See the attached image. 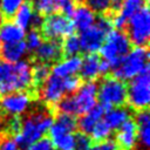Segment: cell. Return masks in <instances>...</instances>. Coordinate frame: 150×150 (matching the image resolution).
I'll list each match as a JSON object with an SVG mask.
<instances>
[{
    "instance_id": "1",
    "label": "cell",
    "mask_w": 150,
    "mask_h": 150,
    "mask_svg": "<svg viewBox=\"0 0 150 150\" xmlns=\"http://www.w3.org/2000/svg\"><path fill=\"white\" fill-rule=\"evenodd\" d=\"M53 117L47 110H36L21 120V125L14 137L18 146L26 149L35 141L42 138L49 130Z\"/></svg>"
},
{
    "instance_id": "2",
    "label": "cell",
    "mask_w": 150,
    "mask_h": 150,
    "mask_svg": "<svg viewBox=\"0 0 150 150\" xmlns=\"http://www.w3.org/2000/svg\"><path fill=\"white\" fill-rule=\"evenodd\" d=\"M32 83V67L27 61L21 60L15 63L4 62L0 79V95L22 91L30 87Z\"/></svg>"
},
{
    "instance_id": "3",
    "label": "cell",
    "mask_w": 150,
    "mask_h": 150,
    "mask_svg": "<svg viewBox=\"0 0 150 150\" xmlns=\"http://www.w3.org/2000/svg\"><path fill=\"white\" fill-rule=\"evenodd\" d=\"M77 128L75 116L59 114L49 128L50 141L56 150H75V135Z\"/></svg>"
},
{
    "instance_id": "4",
    "label": "cell",
    "mask_w": 150,
    "mask_h": 150,
    "mask_svg": "<svg viewBox=\"0 0 150 150\" xmlns=\"http://www.w3.org/2000/svg\"><path fill=\"white\" fill-rule=\"evenodd\" d=\"M130 49L131 42L128 35L122 30H111L101 46L100 53L103 61L108 62L111 69H114Z\"/></svg>"
},
{
    "instance_id": "5",
    "label": "cell",
    "mask_w": 150,
    "mask_h": 150,
    "mask_svg": "<svg viewBox=\"0 0 150 150\" xmlns=\"http://www.w3.org/2000/svg\"><path fill=\"white\" fill-rule=\"evenodd\" d=\"M149 53L145 47L130 49L122 61L114 68V75L121 81L131 80L149 67Z\"/></svg>"
},
{
    "instance_id": "6",
    "label": "cell",
    "mask_w": 150,
    "mask_h": 150,
    "mask_svg": "<svg viewBox=\"0 0 150 150\" xmlns=\"http://www.w3.org/2000/svg\"><path fill=\"white\" fill-rule=\"evenodd\" d=\"M111 29L112 23L108 18L101 16L96 19L94 25L82 30L79 36L81 50H84L88 54H95L97 50H100L101 46L103 45L107 35L111 32Z\"/></svg>"
},
{
    "instance_id": "7",
    "label": "cell",
    "mask_w": 150,
    "mask_h": 150,
    "mask_svg": "<svg viewBox=\"0 0 150 150\" xmlns=\"http://www.w3.org/2000/svg\"><path fill=\"white\" fill-rule=\"evenodd\" d=\"M97 98L107 109L123 105L127 102V86L115 76L104 77L97 84Z\"/></svg>"
},
{
    "instance_id": "8",
    "label": "cell",
    "mask_w": 150,
    "mask_h": 150,
    "mask_svg": "<svg viewBox=\"0 0 150 150\" xmlns=\"http://www.w3.org/2000/svg\"><path fill=\"white\" fill-rule=\"evenodd\" d=\"M127 101L135 110L146 109L150 102V75L149 67L130 80L127 87Z\"/></svg>"
},
{
    "instance_id": "9",
    "label": "cell",
    "mask_w": 150,
    "mask_h": 150,
    "mask_svg": "<svg viewBox=\"0 0 150 150\" xmlns=\"http://www.w3.org/2000/svg\"><path fill=\"white\" fill-rule=\"evenodd\" d=\"M128 38L136 47H144L150 38V12L142 5L128 20Z\"/></svg>"
},
{
    "instance_id": "10",
    "label": "cell",
    "mask_w": 150,
    "mask_h": 150,
    "mask_svg": "<svg viewBox=\"0 0 150 150\" xmlns=\"http://www.w3.org/2000/svg\"><path fill=\"white\" fill-rule=\"evenodd\" d=\"M42 34L48 40L57 41L71 35L75 30L70 18L61 13H52L46 16L42 25Z\"/></svg>"
},
{
    "instance_id": "11",
    "label": "cell",
    "mask_w": 150,
    "mask_h": 150,
    "mask_svg": "<svg viewBox=\"0 0 150 150\" xmlns=\"http://www.w3.org/2000/svg\"><path fill=\"white\" fill-rule=\"evenodd\" d=\"M76 114L82 115L97 104V83L95 81H86L80 86L76 93L71 94Z\"/></svg>"
},
{
    "instance_id": "12",
    "label": "cell",
    "mask_w": 150,
    "mask_h": 150,
    "mask_svg": "<svg viewBox=\"0 0 150 150\" xmlns=\"http://www.w3.org/2000/svg\"><path fill=\"white\" fill-rule=\"evenodd\" d=\"M32 97L25 91H14L6 95H2L0 100L1 109L11 116L22 115L30 105Z\"/></svg>"
},
{
    "instance_id": "13",
    "label": "cell",
    "mask_w": 150,
    "mask_h": 150,
    "mask_svg": "<svg viewBox=\"0 0 150 150\" xmlns=\"http://www.w3.org/2000/svg\"><path fill=\"white\" fill-rule=\"evenodd\" d=\"M64 94L63 80L53 74L45 80L40 89V97L47 104H57Z\"/></svg>"
},
{
    "instance_id": "14",
    "label": "cell",
    "mask_w": 150,
    "mask_h": 150,
    "mask_svg": "<svg viewBox=\"0 0 150 150\" xmlns=\"http://www.w3.org/2000/svg\"><path fill=\"white\" fill-rule=\"evenodd\" d=\"M115 142L124 150H129L135 146L137 142V128L135 121L129 118L117 129Z\"/></svg>"
},
{
    "instance_id": "15",
    "label": "cell",
    "mask_w": 150,
    "mask_h": 150,
    "mask_svg": "<svg viewBox=\"0 0 150 150\" xmlns=\"http://www.w3.org/2000/svg\"><path fill=\"white\" fill-rule=\"evenodd\" d=\"M81 57L76 56H67L66 59H62L57 61L53 68H52V74L60 77V79H66L69 76H74L80 71L81 67Z\"/></svg>"
},
{
    "instance_id": "16",
    "label": "cell",
    "mask_w": 150,
    "mask_h": 150,
    "mask_svg": "<svg viewBox=\"0 0 150 150\" xmlns=\"http://www.w3.org/2000/svg\"><path fill=\"white\" fill-rule=\"evenodd\" d=\"M61 54H62L61 45L54 40H47L45 42L42 41V43L35 50V55L39 62H43L48 64L50 62L57 61L61 57Z\"/></svg>"
},
{
    "instance_id": "17",
    "label": "cell",
    "mask_w": 150,
    "mask_h": 150,
    "mask_svg": "<svg viewBox=\"0 0 150 150\" xmlns=\"http://www.w3.org/2000/svg\"><path fill=\"white\" fill-rule=\"evenodd\" d=\"M104 112H105V108L102 107L101 104H96L89 111L82 114V116L80 117V120L77 122V127L80 128L81 132L89 135L91 132V130L94 129V127L100 121H102Z\"/></svg>"
},
{
    "instance_id": "18",
    "label": "cell",
    "mask_w": 150,
    "mask_h": 150,
    "mask_svg": "<svg viewBox=\"0 0 150 150\" xmlns=\"http://www.w3.org/2000/svg\"><path fill=\"white\" fill-rule=\"evenodd\" d=\"M135 123L137 128V139L144 149L150 145V115L146 109L137 110L135 115Z\"/></svg>"
},
{
    "instance_id": "19",
    "label": "cell",
    "mask_w": 150,
    "mask_h": 150,
    "mask_svg": "<svg viewBox=\"0 0 150 150\" xmlns=\"http://www.w3.org/2000/svg\"><path fill=\"white\" fill-rule=\"evenodd\" d=\"M70 18H71L70 20L74 25V28H76L81 32L89 28L90 26H93L96 20L95 13L86 5L76 6Z\"/></svg>"
},
{
    "instance_id": "20",
    "label": "cell",
    "mask_w": 150,
    "mask_h": 150,
    "mask_svg": "<svg viewBox=\"0 0 150 150\" xmlns=\"http://www.w3.org/2000/svg\"><path fill=\"white\" fill-rule=\"evenodd\" d=\"M27 48L23 41H19V42H12V43H5L1 47L0 54L1 57L5 60V62L7 63H15L21 61L26 54H27Z\"/></svg>"
},
{
    "instance_id": "21",
    "label": "cell",
    "mask_w": 150,
    "mask_h": 150,
    "mask_svg": "<svg viewBox=\"0 0 150 150\" xmlns=\"http://www.w3.org/2000/svg\"><path fill=\"white\" fill-rule=\"evenodd\" d=\"M25 35V29H22L15 22L5 21L0 25V42H4V45L23 41Z\"/></svg>"
},
{
    "instance_id": "22",
    "label": "cell",
    "mask_w": 150,
    "mask_h": 150,
    "mask_svg": "<svg viewBox=\"0 0 150 150\" xmlns=\"http://www.w3.org/2000/svg\"><path fill=\"white\" fill-rule=\"evenodd\" d=\"M100 63L101 60L97 55L88 54L84 59L81 60V77L86 81H94L96 77L100 76Z\"/></svg>"
},
{
    "instance_id": "23",
    "label": "cell",
    "mask_w": 150,
    "mask_h": 150,
    "mask_svg": "<svg viewBox=\"0 0 150 150\" xmlns=\"http://www.w3.org/2000/svg\"><path fill=\"white\" fill-rule=\"evenodd\" d=\"M130 112L127 108L120 105V107H112L105 110L104 112V122L107 123V125L111 129H118L127 120H129Z\"/></svg>"
},
{
    "instance_id": "24",
    "label": "cell",
    "mask_w": 150,
    "mask_h": 150,
    "mask_svg": "<svg viewBox=\"0 0 150 150\" xmlns=\"http://www.w3.org/2000/svg\"><path fill=\"white\" fill-rule=\"evenodd\" d=\"M35 12L32 7L30 4L28 2H23L20 8L15 12V14L13 15L14 16V22L20 26L22 29H27V28H30L32 27V20H33V16H34Z\"/></svg>"
},
{
    "instance_id": "25",
    "label": "cell",
    "mask_w": 150,
    "mask_h": 150,
    "mask_svg": "<svg viewBox=\"0 0 150 150\" xmlns=\"http://www.w3.org/2000/svg\"><path fill=\"white\" fill-rule=\"evenodd\" d=\"M50 68L48 63L38 62L32 67V81L34 84H42L49 76Z\"/></svg>"
},
{
    "instance_id": "26",
    "label": "cell",
    "mask_w": 150,
    "mask_h": 150,
    "mask_svg": "<svg viewBox=\"0 0 150 150\" xmlns=\"http://www.w3.org/2000/svg\"><path fill=\"white\" fill-rule=\"evenodd\" d=\"M61 49H62V53H64L67 56H76L81 52V45H80L79 36L71 34L64 38Z\"/></svg>"
},
{
    "instance_id": "27",
    "label": "cell",
    "mask_w": 150,
    "mask_h": 150,
    "mask_svg": "<svg viewBox=\"0 0 150 150\" xmlns=\"http://www.w3.org/2000/svg\"><path fill=\"white\" fill-rule=\"evenodd\" d=\"M111 134V129L107 125V123L102 120L100 121L95 127L94 129L91 130V132L89 134L91 137V139L96 141V142H101V141H104V139H108L109 136Z\"/></svg>"
},
{
    "instance_id": "28",
    "label": "cell",
    "mask_w": 150,
    "mask_h": 150,
    "mask_svg": "<svg viewBox=\"0 0 150 150\" xmlns=\"http://www.w3.org/2000/svg\"><path fill=\"white\" fill-rule=\"evenodd\" d=\"M32 7L40 15H49L56 11L55 0H33Z\"/></svg>"
},
{
    "instance_id": "29",
    "label": "cell",
    "mask_w": 150,
    "mask_h": 150,
    "mask_svg": "<svg viewBox=\"0 0 150 150\" xmlns=\"http://www.w3.org/2000/svg\"><path fill=\"white\" fill-rule=\"evenodd\" d=\"M23 2L25 0H0V13L7 18H11Z\"/></svg>"
},
{
    "instance_id": "30",
    "label": "cell",
    "mask_w": 150,
    "mask_h": 150,
    "mask_svg": "<svg viewBox=\"0 0 150 150\" xmlns=\"http://www.w3.org/2000/svg\"><path fill=\"white\" fill-rule=\"evenodd\" d=\"M25 39H26V41H23V42L26 45L27 50H29V52H35L39 48V46L42 43V36L36 29L29 30L25 35Z\"/></svg>"
},
{
    "instance_id": "31",
    "label": "cell",
    "mask_w": 150,
    "mask_h": 150,
    "mask_svg": "<svg viewBox=\"0 0 150 150\" xmlns=\"http://www.w3.org/2000/svg\"><path fill=\"white\" fill-rule=\"evenodd\" d=\"M112 0H86V6H88L94 13H105L111 8Z\"/></svg>"
},
{
    "instance_id": "32",
    "label": "cell",
    "mask_w": 150,
    "mask_h": 150,
    "mask_svg": "<svg viewBox=\"0 0 150 150\" xmlns=\"http://www.w3.org/2000/svg\"><path fill=\"white\" fill-rule=\"evenodd\" d=\"M93 139L89 135L80 132L75 136V150H90Z\"/></svg>"
},
{
    "instance_id": "33",
    "label": "cell",
    "mask_w": 150,
    "mask_h": 150,
    "mask_svg": "<svg viewBox=\"0 0 150 150\" xmlns=\"http://www.w3.org/2000/svg\"><path fill=\"white\" fill-rule=\"evenodd\" d=\"M55 6L56 9L61 12V14L70 18L74 9H75V2L74 0H55Z\"/></svg>"
},
{
    "instance_id": "34",
    "label": "cell",
    "mask_w": 150,
    "mask_h": 150,
    "mask_svg": "<svg viewBox=\"0 0 150 150\" xmlns=\"http://www.w3.org/2000/svg\"><path fill=\"white\" fill-rule=\"evenodd\" d=\"M63 80V88H64V93L66 94H74L77 91V89L81 86V80L74 75V76H69Z\"/></svg>"
},
{
    "instance_id": "35",
    "label": "cell",
    "mask_w": 150,
    "mask_h": 150,
    "mask_svg": "<svg viewBox=\"0 0 150 150\" xmlns=\"http://www.w3.org/2000/svg\"><path fill=\"white\" fill-rule=\"evenodd\" d=\"M26 150H55L52 141L48 137H42L26 148Z\"/></svg>"
},
{
    "instance_id": "36",
    "label": "cell",
    "mask_w": 150,
    "mask_h": 150,
    "mask_svg": "<svg viewBox=\"0 0 150 150\" xmlns=\"http://www.w3.org/2000/svg\"><path fill=\"white\" fill-rule=\"evenodd\" d=\"M90 150H118V145L114 139H104L101 142H97L96 144H93Z\"/></svg>"
},
{
    "instance_id": "37",
    "label": "cell",
    "mask_w": 150,
    "mask_h": 150,
    "mask_svg": "<svg viewBox=\"0 0 150 150\" xmlns=\"http://www.w3.org/2000/svg\"><path fill=\"white\" fill-rule=\"evenodd\" d=\"M0 150H19V146L14 138H4L0 139Z\"/></svg>"
},
{
    "instance_id": "38",
    "label": "cell",
    "mask_w": 150,
    "mask_h": 150,
    "mask_svg": "<svg viewBox=\"0 0 150 150\" xmlns=\"http://www.w3.org/2000/svg\"><path fill=\"white\" fill-rule=\"evenodd\" d=\"M20 125H21V120L19 118V116H13V118L9 122V129L13 134H18L19 129H20Z\"/></svg>"
},
{
    "instance_id": "39",
    "label": "cell",
    "mask_w": 150,
    "mask_h": 150,
    "mask_svg": "<svg viewBox=\"0 0 150 150\" xmlns=\"http://www.w3.org/2000/svg\"><path fill=\"white\" fill-rule=\"evenodd\" d=\"M110 70H111V67L109 66V63L103 61V60H101V63H100V76L108 74Z\"/></svg>"
},
{
    "instance_id": "40",
    "label": "cell",
    "mask_w": 150,
    "mask_h": 150,
    "mask_svg": "<svg viewBox=\"0 0 150 150\" xmlns=\"http://www.w3.org/2000/svg\"><path fill=\"white\" fill-rule=\"evenodd\" d=\"M2 68H4V62L0 61V79H1V74H2Z\"/></svg>"
},
{
    "instance_id": "41",
    "label": "cell",
    "mask_w": 150,
    "mask_h": 150,
    "mask_svg": "<svg viewBox=\"0 0 150 150\" xmlns=\"http://www.w3.org/2000/svg\"><path fill=\"white\" fill-rule=\"evenodd\" d=\"M128 1H134V2H139V4H143V0H128Z\"/></svg>"
},
{
    "instance_id": "42",
    "label": "cell",
    "mask_w": 150,
    "mask_h": 150,
    "mask_svg": "<svg viewBox=\"0 0 150 150\" xmlns=\"http://www.w3.org/2000/svg\"><path fill=\"white\" fill-rule=\"evenodd\" d=\"M0 50H1V43H0Z\"/></svg>"
}]
</instances>
